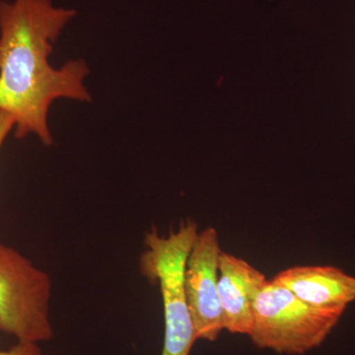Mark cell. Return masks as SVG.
<instances>
[{"instance_id":"6da1fadb","label":"cell","mask_w":355,"mask_h":355,"mask_svg":"<svg viewBox=\"0 0 355 355\" xmlns=\"http://www.w3.org/2000/svg\"><path fill=\"white\" fill-rule=\"evenodd\" d=\"M76 15L51 0H0V110L13 116L17 139L34 135L51 146V105L58 99L92 100L84 60L55 69L49 60Z\"/></svg>"},{"instance_id":"7a4b0ae2","label":"cell","mask_w":355,"mask_h":355,"mask_svg":"<svg viewBox=\"0 0 355 355\" xmlns=\"http://www.w3.org/2000/svg\"><path fill=\"white\" fill-rule=\"evenodd\" d=\"M198 234V224L189 220L167 236L153 229L144 238L146 250L140 254L139 270L160 288L165 326L162 355H190L197 342L184 293V273Z\"/></svg>"},{"instance_id":"3957f363","label":"cell","mask_w":355,"mask_h":355,"mask_svg":"<svg viewBox=\"0 0 355 355\" xmlns=\"http://www.w3.org/2000/svg\"><path fill=\"white\" fill-rule=\"evenodd\" d=\"M343 315L342 311L313 307L270 280L254 302L249 336L261 349L304 354L326 340Z\"/></svg>"},{"instance_id":"277c9868","label":"cell","mask_w":355,"mask_h":355,"mask_svg":"<svg viewBox=\"0 0 355 355\" xmlns=\"http://www.w3.org/2000/svg\"><path fill=\"white\" fill-rule=\"evenodd\" d=\"M50 275L17 250L0 243V331L16 342L53 338Z\"/></svg>"},{"instance_id":"5b68a950","label":"cell","mask_w":355,"mask_h":355,"mask_svg":"<svg viewBox=\"0 0 355 355\" xmlns=\"http://www.w3.org/2000/svg\"><path fill=\"white\" fill-rule=\"evenodd\" d=\"M222 250L216 228L198 232L184 266V286L196 340L216 342L224 330L218 295V265Z\"/></svg>"},{"instance_id":"8992f818","label":"cell","mask_w":355,"mask_h":355,"mask_svg":"<svg viewBox=\"0 0 355 355\" xmlns=\"http://www.w3.org/2000/svg\"><path fill=\"white\" fill-rule=\"evenodd\" d=\"M266 275L243 259L222 251L218 265V295L224 330L249 336L254 302L266 284Z\"/></svg>"},{"instance_id":"52a82bcc","label":"cell","mask_w":355,"mask_h":355,"mask_svg":"<svg viewBox=\"0 0 355 355\" xmlns=\"http://www.w3.org/2000/svg\"><path fill=\"white\" fill-rule=\"evenodd\" d=\"M272 280L320 309L345 313L355 301V277L336 266H293L277 273Z\"/></svg>"},{"instance_id":"ba28073f","label":"cell","mask_w":355,"mask_h":355,"mask_svg":"<svg viewBox=\"0 0 355 355\" xmlns=\"http://www.w3.org/2000/svg\"><path fill=\"white\" fill-rule=\"evenodd\" d=\"M0 355H44L37 343L16 342L8 349L0 347Z\"/></svg>"},{"instance_id":"9c48e42d","label":"cell","mask_w":355,"mask_h":355,"mask_svg":"<svg viewBox=\"0 0 355 355\" xmlns=\"http://www.w3.org/2000/svg\"><path fill=\"white\" fill-rule=\"evenodd\" d=\"M13 128H15V121L13 116L0 110V149Z\"/></svg>"}]
</instances>
